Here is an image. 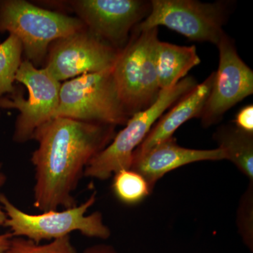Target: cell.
<instances>
[{
    "mask_svg": "<svg viewBox=\"0 0 253 253\" xmlns=\"http://www.w3.org/2000/svg\"><path fill=\"white\" fill-rule=\"evenodd\" d=\"M4 253H78L71 236L53 240L46 244H37L23 237H13Z\"/></svg>",
    "mask_w": 253,
    "mask_h": 253,
    "instance_id": "obj_18",
    "label": "cell"
},
{
    "mask_svg": "<svg viewBox=\"0 0 253 253\" xmlns=\"http://www.w3.org/2000/svg\"><path fill=\"white\" fill-rule=\"evenodd\" d=\"M237 225L240 236L246 247L253 251V182L241 197L237 212Z\"/></svg>",
    "mask_w": 253,
    "mask_h": 253,
    "instance_id": "obj_19",
    "label": "cell"
},
{
    "mask_svg": "<svg viewBox=\"0 0 253 253\" xmlns=\"http://www.w3.org/2000/svg\"><path fill=\"white\" fill-rule=\"evenodd\" d=\"M1 169H2V165L0 163V188L2 187V186L4 185L6 181V176L4 173H3Z\"/></svg>",
    "mask_w": 253,
    "mask_h": 253,
    "instance_id": "obj_24",
    "label": "cell"
},
{
    "mask_svg": "<svg viewBox=\"0 0 253 253\" xmlns=\"http://www.w3.org/2000/svg\"><path fill=\"white\" fill-rule=\"evenodd\" d=\"M213 139L224 151L226 160L231 161L253 182V133L234 125H224L216 129Z\"/></svg>",
    "mask_w": 253,
    "mask_h": 253,
    "instance_id": "obj_15",
    "label": "cell"
},
{
    "mask_svg": "<svg viewBox=\"0 0 253 253\" xmlns=\"http://www.w3.org/2000/svg\"><path fill=\"white\" fill-rule=\"evenodd\" d=\"M200 63L196 46H179L159 41L156 48V67L160 89H169L175 85Z\"/></svg>",
    "mask_w": 253,
    "mask_h": 253,
    "instance_id": "obj_14",
    "label": "cell"
},
{
    "mask_svg": "<svg viewBox=\"0 0 253 253\" xmlns=\"http://www.w3.org/2000/svg\"><path fill=\"white\" fill-rule=\"evenodd\" d=\"M214 72L206 81L198 84L187 94L173 105L165 116L154 124L144 141L138 146L132 156H139L147 152L156 145L173 136L179 126L191 118H199L207 101L214 82Z\"/></svg>",
    "mask_w": 253,
    "mask_h": 253,
    "instance_id": "obj_13",
    "label": "cell"
},
{
    "mask_svg": "<svg viewBox=\"0 0 253 253\" xmlns=\"http://www.w3.org/2000/svg\"><path fill=\"white\" fill-rule=\"evenodd\" d=\"M6 219H7V217H6V213L0 204V226H4Z\"/></svg>",
    "mask_w": 253,
    "mask_h": 253,
    "instance_id": "obj_23",
    "label": "cell"
},
{
    "mask_svg": "<svg viewBox=\"0 0 253 253\" xmlns=\"http://www.w3.org/2000/svg\"><path fill=\"white\" fill-rule=\"evenodd\" d=\"M197 84L194 78L188 76L172 87L162 89L154 104L133 115L125 127L116 133L111 142L91 160L85 168L84 176L106 180L121 169H130L133 152L144 141L156 121Z\"/></svg>",
    "mask_w": 253,
    "mask_h": 253,
    "instance_id": "obj_5",
    "label": "cell"
},
{
    "mask_svg": "<svg viewBox=\"0 0 253 253\" xmlns=\"http://www.w3.org/2000/svg\"><path fill=\"white\" fill-rule=\"evenodd\" d=\"M226 156L219 149H187L172 137L162 141L144 154L132 156L130 169L139 173L147 181L151 191L165 174L190 163L206 161H223Z\"/></svg>",
    "mask_w": 253,
    "mask_h": 253,
    "instance_id": "obj_12",
    "label": "cell"
},
{
    "mask_svg": "<svg viewBox=\"0 0 253 253\" xmlns=\"http://www.w3.org/2000/svg\"><path fill=\"white\" fill-rule=\"evenodd\" d=\"M1 109H0V118H1Z\"/></svg>",
    "mask_w": 253,
    "mask_h": 253,
    "instance_id": "obj_25",
    "label": "cell"
},
{
    "mask_svg": "<svg viewBox=\"0 0 253 253\" xmlns=\"http://www.w3.org/2000/svg\"><path fill=\"white\" fill-rule=\"evenodd\" d=\"M158 28H134L112 69L120 101L129 117L154 104L161 89L156 73Z\"/></svg>",
    "mask_w": 253,
    "mask_h": 253,
    "instance_id": "obj_3",
    "label": "cell"
},
{
    "mask_svg": "<svg viewBox=\"0 0 253 253\" xmlns=\"http://www.w3.org/2000/svg\"><path fill=\"white\" fill-rule=\"evenodd\" d=\"M149 14L136 26L147 31L166 26L193 41L208 42L217 45L224 34L228 3H207L195 0H151Z\"/></svg>",
    "mask_w": 253,
    "mask_h": 253,
    "instance_id": "obj_8",
    "label": "cell"
},
{
    "mask_svg": "<svg viewBox=\"0 0 253 253\" xmlns=\"http://www.w3.org/2000/svg\"><path fill=\"white\" fill-rule=\"evenodd\" d=\"M235 126L243 130L253 133V106L248 105L236 115Z\"/></svg>",
    "mask_w": 253,
    "mask_h": 253,
    "instance_id": "obj_20",
    "label": "cell"
},
{
    "mask_svg": "<svg viewBox=\"0 0 253 253\" xmlns=\"http://www.w3.org/2000/svg\"><path fill=\"white\" fill-rule=\"evenodd\" d=\"M120 52L85 28L53 42L43 68L62 83L86 73L112 69Z\"/></svg>",
    "mask_w": 253,
    "mask_h": 253,
    "instance_id": "obj_10",
    "label": "cell"
},
{
    "mask_svg": "<svg viewBox=\"0 0 253 253\" xmlns=\"http://www.w3.org/2000/svg\"><path fill=\"white\" fill-rule=\"evenodd\" d=\"M96 201L94 191L84 203L63 211H49L33 214L21 211L6 196L0 194V204L6 213L4 226L11 231L13 237H23L37 244L42 241H53L79 231L86 237L109 239L111 230L104 224L99 211L86 214Z\"/></svg>",
    "mask_w": 253,
    "mask_h": 253,
    "instance_id": "obj_4",
    "label": "cell"
},
{
    "mask_svg": "<svg viewBox=\"0 0 253 253\" xmlns=\"http://www.w3.org/2000/svg\"><path fill=\"white\" fill-rule=\"evenodd\" d=\"M23 46L14 35L0 42V98L13 94L16 73L22 63Z\"/></svg>",
    "mask_w": 253,
    "mask_h": 253,
    "instance_id": "obj_16",
    "label": "cell"
},
{
    "mask_svg": "<svg viewBox=\"0 0 253 253\" xmlns=\"http://www.w3.org/2000/svg\"><path fill=\"white\" fill-rule=\"evenodd\" d=\"M13 236L11 233L0 235V253H4L9 248L10 242L12 239Z\"/></svg>",
    "mask_w": 253,
    "mask_h": 253,
    "instance_id": "obj_22",
    "label": "cell"
},
{
    "mask_svg": "<svg viewBox=\"0 0 253 253\" xmlns=\"http://www.w3.org/2000/svg\"><path fill=\"white\" fill-rule=\"evenodd\" d=\"M217 46L219 67L199 118L206 128L219 122L226 111L253 93V71L238 54L232 38L224 33Z\"/></svg>",
    "mask_w": 253,
    "mask_h": 253,
    "instance_id": "obj_11",
    "label": "cell"
},
{
    "mask_svg": "<svg viewBox=\"0 0 253 253\" xmlns=\"http://www.w3.org/2000/svg\"><path fill=\"white\" fill-rule=\"evenodd\" d=\"M76 14L88 31L121 51L134 28L149 14L150 1L71 0L61 1Z\"/></svg>",
    "mask_w": 253,
    "mask_h": 253,
    "instance_id": "obj_9",
    "label": "cell"
},
{
    "mask_svg": "<svg viewBox=\"0 0 253 253\" xmlns=\"http://www.w3.org/2000/svg\"><path fill=\"white\" fill-rule=\"evenodd\" d=\"M15 80L26 86L28 97L23 96L21 89L16 88L13 94L0 98V109L18 111L13 140L23 144L31 140L37 128L55 118L61 83L45 68H37L26 59L18 68Z\"/></svg>",
    "mask_w": 253,
    "mask_h": 253,
    "instance_id": "obj_7",
    "label": "cell"
},
{
    "mask_svg": "<svg viewBox=\"0 0 253 253\" xmlns=\"http://www.w3.org/2000/svg\"><path fill=\"white\" fill-rule=\"evenodd\" d=\"M77 17L26 1H0V33L7 32L21 41L25 59L37 68L44 66L53 42L85 28Z\"/></svg>",
    "mask_w": 253,
    "mask_h": 253,
    "instance_id": "obj_2",
    "label": "cell"
},
{
    "mask_svg": "<svg viewBox=\"0 0 253 253\" xmlns=\"http://www.w3.org/2000/svg\"><path fill=\"white\" fill-rule=\"evenodd\" d=\"M116 126L66 118L42 125L32 139L35 168L33 206L41 212L77 206L73 193L89 163L116 135Z\"/></svg>",
    "mask_w": 253,
    "mask_h": 253,
    "instance_id": "obj_1",
    "label": "cell"
},
{
    "mask_svg": "<svg viewBox=\"0 0 253 253\" xmlns=\"http://www.w3.org/2000/svg\"><path fill=\"white\" fill-rule=\"evenodd\" d=\"M82 253H118L111 245L96 244L86 248Z\"/></svg>",
    "mask_w": 253,
    "mask_h": 253,
    "instance_id": "obj_21",
    "label": "cell"
},
{
    "mask_svg": "<svg viewBox=\"0 0 253 253\" xmlns=\"http://www.w3.org/2000/svg\"><path fill=\"white\" fill-rule=\"evenodd\" d=\"M112 69L86 73L61 83L55 118L126 126L131 117L120 101Z\"/></svg>",
    "mask_w": 253,
    "mask_h": 253,
    "instance_id": "obj_6",
    "label": "cell"
},
{
    "mask_svg": "<svg viewBox=\"0 0 253 253\" xmlns=\"http://www.w3.org/2000/svg\"><path fill=\"white\" fill-rule=\"evenodd\" d=\"M113 190L120 201L129 205L138 204L151 192L146 179L131 169H121L114 174Z\"/></svg>",
    "mask_w": 253,
    "mask_h": 253,
    "instance_id": "obj_17",
    "label": "cell"
}]
</instances>
